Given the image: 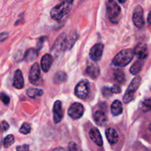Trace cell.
<instances>
[{
    "mask_svg": "<svg viewBox=\"0 0 151 151\" xmlns=\"http://www.w3.org/2000/svg\"><path fill=\"white\" fill-rule=\"evenodd\" d=\"M77 38H78V35L76 32L70 35L69 36H67L64 33L60 34L56 40L52 51L56 54V52H60L69 50L75 44V41H77Z\"/></svg>",
    "mask_w": 151,
    "mask_h": 151,
    "instance_id": "1",
    "label": "cell"
},
{
    "mask_svg": "<svg viewBox=\"0 0 151 151\" xmlns=\"http://www.w3.org/2000/svg\"><path fill=\"white\" fill-rule=\"evenodd\" d=\"M73 2V1H61L55 6L50 12V16L52 19L55 21L61 20L66 15L69 13Z\"/></svg>",
    "mask_w": 151,
    "mask_h": 151,
    "instance_id": "2",
    "label": "cell"
},
{
    "mask_svg": "<svg viewBox=\"0 0 151 151\" xmlns=\"http://www.w3.org/2000/svg\"><path fill=\"white\" fill-rule=\"evenodd\" d=\"M134 50L131 49H125L119 52L112 60L113 65L119 67H125L129 64L134 58Z\"/></svg>",
    "mask_w": 151,
    "mask_h": 151,
    "instance_id": "3",
    "label": "cell"
},
{
    "mask_svg": "<svg viewBox=\"0 0 151 151\" xmlns=\"http://www.w3.org/2000/svg\"><path fill=\"white\" fill-rule=\"evenodd\" d=\"M106 11L109 20L114 24H117L120 19L121 8L116 1H108L106 2Z\"/></svg>",
    "mask_w": 151,
    "mask_h": 151,
    "instance_id": "4",
    "label": "cell"
},
{
    "mask_svg": "<svg viewBox=\"0 0 151 151\" xmlns=\"http://www.w3.org/2000/svg\"><path fill=\"white\" fill-rule=\"evenodd\" d=\"M141 81L142 78L139 76L136 77L132 80L123 97V102L125 104H128V103H131L134 97V94L137 91L140 84H141Z\"/></svg>",
    "mask_w": 151,
    "mask_h": 151,
    "instance_id": "5",
    "label": "cell"
},
{
    "mask_svg": "<svg viewBox=\"0 0 151 151\" xmlns=\"http://www.w3.org/2000/svg\"><path fill=\"white\" fill-rule=\"evenodd\" d=\"M90 92V84L87 80L80 81L75 88V94L79 99L85 100L87 98Z\"/></svg>",
    "mask_w": 151,
    "mask_h": 151,
    "instance_id": "6",
    "label": "cell"
},
{
    "mask_svg": "<svg viewBox=\"0 0 151 151\" xmlns=\"http://www.w3.org/2000/svg\"><path fill=\"white\" fill-rule=\"evenodd\" d=\"M133 22L134 25L138 28L143 27L145 25L144 13L142 6L138 5L135 7L133 13Z\"/></svg>",
    "mask_w": 151,
    "mask_h": 151,
    "instance_id": "7",
    "label": "cell"
},
{
    "mask_svg": "<svg viewBox=\"0 0 151 151\" xmlns=\"http://www.w3.org/2000/svg\"><path fill=\"white\" fill-rule=\"evenodd\" d=\"M84 113V108L82 104L75 103L70 106L68 110V114L73 119H78L83 116Z\"/></svg>",
    "mask_w": 151,
    "mask_h": 151,
    "instance_id": "8",
    "label": "cell"
},
{
    "mask_svg": "<svg viewBox=\"0 0 151 151\" xmlns=\"http://www.w3.org/2000/svg\"><path fill=\"white\" fill-rule=\"evenodd\" d=\"M40 79H41V72H40V66L38 63H35L31 67L29 71V80L32 84L38 85Z\"/></svg>",
    "mask_w": 151,
    "mask_h": 151,
    "instance_id": "9",
    "label": "cell"
},
{
    "mask_svg": "<svg viewBox=\"0 0 151 151\" xmlns=\"http://www.w3.org/2000/svg\"><path fill=\"white\" fill-rule=\"evenodd\" d=\"M103 50H104V46L103 44H96L90 50V58L94 62L99 61L103 55Z\"/></svg>",
    "mask_w": 151,
    "mask_h": 151,
    "instance_id": "10",
    "label": "cell"
},
{
    "mask_svg": "<svg viewBox=\"0 0 151 151\" xmlns=\"http://www.w3.org/2000/svg\"><path fill=\"white\" fill-rule=\"evenodd\" d=\"M53 119L55 123H59L63 117V110L62 103L60 100H56L53 106Z\"/></svg>",
    "mask_w": 151,
    "mask_h": 151,
    "instance_id": "11",
    "label": "cell"
},
{
    "mask_svg": "<svg viewBox=\"0 0 151 151\" xmlns=\"http://www.w3.org/2000/svg\"><path fill=\"white\" fill-rule=\"evenodd\" d=\"M134 54L138 58L139 60H144L147 58L148 56V52H147V47L145 44L139 43L135 47L134 50Z\"/></svg>",
    "mask_w": 151,
    "mask_h": 151,
    "instance_id": "12",
    "label": "cell"
},
{
    "mask_svg": "<svg viewBox=\"0 0 151 151\" xmlns=\"http://www.w3.org/2000/svg\"><path fill=\"white\" fill-rule=\"evenodd\" d=\"M89 137L91 141L99 147H101L103 145V138L100 132L97 128H92L89 131Z\"/></svg>",
    "mask_w": 151,
    "mask_h": 151,
    "instance_id": "13",
    "label": "cell"
},
{
    "mask_svg": "<svg viewBox=\"0 0 151 151\" xmlns=\"http://www.w3.org/2000/svg\"><path fill=\"white\" fill-rule=\"evenodd\" d=\"M86 73L92 79H96L100 75V69L95 63H88L86 69Z\"/></svg>",
    "mask_w": 151,
    "mask_h": 151,
    "instance_id": "14",
    "label": "cell"
},
{
    "mask_svg": "<svg viewBox=\"0 0 151 151\" xmlns=\"http://www.w3.org/2000/svg\"><path fill=\"white\" fill-rule=\"evenodd\" d=\"M53 59L50 54H46L41 58V66L44 72H48L52 64Z\"/></svg>",
    "mask_w": 151,
    "mask_h": 151,
    "instance_id": "15",
    "label": "cell"
},
{
    "mask_svg": "<svg viewBox=\"0 0 151 151\" xmlns=\"http://www.w3.org/2000/svg\"><path fill=\"white\" fill-rule=\"evenodd\" d=\"M24 86V81L23 75L20 69H17L14 74L13 78V86L17 89H21Z\"/></svg>",
    "mask_w": 151,
    "mask_h": 151,
    "instance_id": "16",
    "label": "cell"
},
{
    "mask_svg": "<svg viewBox=\"0 0 151 151\" xmlns=\"http://www.w3.org/2000/svg\"><path fill=\"white\" fill-rule=\"evenodd\" d=\"M106 136L108 142L111 145H114L119 140V136L116 130L113 128H109L106 131Z\"/></svg>",
    "mask_w": 151,
    "mask_h": 151,
    "instance_id": "17",
    "label": "cell"
},
{
    "mask_svg": "<svg viewBox=\"0 0 151 151\" xmlns=\"http://www.w3.org/2000/svg\"><path fill=\"white\" fill-rule=\"evenodd\" d=\"M94 120L97 125L103 126L108 122V117L104 112L101 111H97L94 114Z\"/></svg>",
    "mask_w": 151,
    "mask_h": 151,
    "instance_id": "18",
    "label": "cell"
},
{
    "mask_svg": "<svg viewBox=\"0 0 151 151\" xmlns=\"http://www.w3.org/2000/svg\"><path fill=\"white\" fill-rule=\"evenodd\" d=\"M111 114L114 116L120 115L123 111L122 103L118 100H114L111 104Z\"/></svg>",
    "mask_w": 151,
    "mask_h": 151,
    "instance_id": "19",
    "label": "cell"
},
{
    "mask_svg": "<svg viewBox=\"0 0 151 151\" xmlns=\"http://www.w3.org/2000/svg\"><path fill=\"white\" fill-rule=\"evenodd\" d=\"M38 55V50H35V49H29L25 52L24 58V60L26 62H27V63H30V62L34 61V60L37 58Z\"/></svg>",
    "mask_w": 151,
    "mask_h": 151,
    "instance_id": "20",
    "label": "cell"
},
{
    "mask_svg": "<svg viewBox=\"0 0 151 151\" xmlns=\"http://www.w3.org/2000/svg\"><path fill=\"white\" fill-rule=\"evenodd\" d=\"M26 92L28 97H31V98H36V97H40V96H42L44 91H43V90L40 89V88L30 87V88L27 90Z\"/></svg>",
    "mask_w": 151,
    "mask_h": 151,
    "instance_id": "21",
    "label": "cell"
},
{
    "mask_svg": "<svg viewBox=\"0 0 151 151\" xmlns=\"http://www.w3.org/2000/svg\"><path fill=\"white\" fill-rule=\"evenodd\" d=\"M142 69V63L140 60H137L130 68V72L133 75H137L141 72Z\"/></svg>",
    "mask_w": 151,
    "mask_h": 151,
    "instance_id": "22",
    "label": "cell"
},
{
    "mask_svg": "<svg viewBox=\"0 0 151 151\" xmlns=\"http://www.w3.org/2000/svg\"><path fill=\"white\" fill-rule=\"evenodd\" d=\"M114 78L116 82L122 84L125 82V73L122 72L120 69H116L114 72Z\"/></svg>",
    "mask_w": 151,
    "mask_h": 151,
    "instance_id": "23",
    "label": "cell"
},
{
    "mask_svg": "<svg viewBox=\"0 0 151 151\" xmlns=\"http://www.w3.org/2000/svg\"><path fill=\"white\" fill-rule=\"evenodd\" d=\"M66 79H67V76L63 72H58L54 76V81L56 83H61L65 82Z\"/></svg>",
    "mask_w": 151,
    "mask_h": 151,
    "instance_id": "24",
    "label": "cell"
},
{
    "mask_svg": "<svg viewBox=\"0 0 151 151\" xmlns=\"http://www.w3.org/2000/svg\"><path fill=\"white\" fill-rule=\"evenodd\" d=\"M15 142V138L12 134L7 135L5 138L4 139V142H3V145L5 148H8L9 147L14 144Z\"/></svg>",
    "mask_w": 151,
    "mask_h": 151,
    "instance_id": "25",
    "label": "cell"
},
{
    "mask_svg": "<svg viewBox=\"0 0 151 151\" xmlns=\"http://www.w3.org/2000/svg\"><path fill=\"white\" fill-rule=\"evenodd\" d=\"M141 109L142 111L148 112L151 110V99H146L142 103Z\"/></svg>",
    "mask_w": 151,
    "mask_h": 151,
    "instance_id": "26",
    "label": "cell"
},
{
    "mask_svg": "<svg viewBox=\"0 0 151 151\" xmlns=\"http://www.w3.org/2000/svg\"><path fill=\"white\" fill-rule=\"evenodd\" d=\"M31 131V126L29 123H27L24 122V124H22V125L21 126L20 130H19V132L22 134H28L30 133Z\"/></svg>",
    "mask_w": 151,
    "mask_h": 151,
    "instance_id": "27",
    "label": "cell"
},
{
    "mask_svg": "<svg viewBox=\"0 0 151 151\" xmlns=\"http://www.w3.org/2000/svg\"><path fill=\"white\" fill-rule=\"evenodd\" d=\"M0 100H1V102H2L4 105H8L10 101V97H9V96L7 95V94L4 92L0 93Z\"/></svg>",
    "mask_w": 151,
    "mask_h": 151,
    "instance_id": "28",
    "label": "cell"
},
{
    "mask_svg": "<svg viewBox=\"0 0 151 151\" xmlns=\"http://www.w3.org/2000/svg\"><path fill=\"white\" fill-rule=\"evenodd\" d=\"M67 151H78V145L74 142H71L68 144L67 146Z\"/></svg>",
    "mask_w": 151,
    "mask_h": 151,
    "instance_id": "29",
    "label": "cell"
},
{
    "mask_svg": "<svg viewBox=\"0 0 151 151\" xmlns=\"http://www.w3.org/2000/svg\"><path fill=\"white\" fill-rule=\"evenodd\" d=\"M9 124L6 121H2L0 123V132H4L7 131L9 128Z\"/></svg>",
    "mask_w": 151,
    "mask_h": 151,
    "instance_id": "30",
    "label": "cell"
},
{
    "mask_svg": "<svg viewBox=\"0 0 151 151\" xmlns=\"http://www.w3.org/2000/svg\"><path fill=\"white\" fill-rule=\"evenodd\" d=\"M111 91L112 94H119L122 91V89H121L120 87L118 85H114L111 88Z\"/></svg>",
    "mask_w": 151,
    "mask_h": 151,
    "instance_id": "31",
    "label": "cell"
},
{
    "mask_svg": "<svg viewBox=\"0 0 151 151\" xmlns=\"http://www.w3.org/2000/svg\"><path fill=\"white\" fill-rule=\"evenodd\" d=\"M16 151H29V145H22L16 147Z\"/></svg>",
    "mask_w": 151,
    "mask_h": 151,
    "instance_id": "32",
    "label": "cell"
},
{
    "mask_svg": "<svg viewBox=\"0 0 151 151\" xmlns=\"http://www.w3.org/2000/svg\"><path fill=\"white\" fill-rule=\"evenodd\" d=\"M111 88L109 87H104L103 88V94L105 97H109L111 95Z\"/></svg>",
    "mask_w": 151,
    "mask_h": 151,
    "instance_id": "33",
    "label": "cell"
},
{
    "mask_svg": "<svg viewBox=\"0 0 151 151\" xmlns=\"http://www.w3.org/2000/svg\"><path fill=\"white\" fill-rule=\"evenodd\" d=\"M7 38H8V33H7V32L0 33V41H1V42L5 41Z\"/></svg>",
    "mask_w": 151,
    "mask_h": 151,
    "instance_id": "34",
    "label": "cell"
},
{
    "mask_svg": "<svg viewBox=\"0 0 151 151\" xmlns=\"http://www.w3.org/2000/svg\"><path fill=\"white\" fill-rule=\"evenodd\" d=\"M147 22L151 25V11L149 13L148 16H147Z\"/></svg>",
    "mask_w": 151,
    "mask_h": 151,
    "instance_id": "35",
    "label": "cell"
},
{
    "mask_svg": "<svg viewBox=\"0 0 151 151\" xmlns=\"http://www.w3.org/2000/svg\"><path fill=\"white\" fill-rule=\"evenodd\" d=\"M52 151H65V150L63 148V147H58V148H55Z\"/></svg>",
    "mask_w": 151,
    "mask_h": 151,
    "instance_id": "36",
    "label": "cell"
},
{
    "mask_svg": "<svg viewBox=\"0 0 151 151\" xmlns=\"http://www.w3.org/2000/svg\"><path fill=\"white\" fill-rule=\"evenodd\" d=\"M149 130H150V131H151V123L150 124V125H149Z\"/></svg>",
    "mask_w": 151,
    "mask_h": 151,
    "instance_id": "37",
    "label": "cell"
},
{
    "mask_svg": "<svg viewBox=\"0 0 151 151\" xmlns=\"http://www.w3.org/2000/svg\"><path fill=\"white\" fill-rule=\"evenodd\" d=\"M150 90H151V88H150Z\"/></svg>",
    "mask_w": 151,
    "mask_h": 151,
    "instance_id": "38",
    "label": "cell"
}]
</instances>
